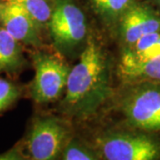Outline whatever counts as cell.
<instances>
[{"mask_svg":"<svg viewBox=\"0 0 160 160\" xmlns=\"http://www.w3.org/2000/svg\"><path fill=\"white\" fill-rule=\"evenodd\" d=\"M119 107L127 123L145 132H160V83L128 84Z\"/></svg>","mask_w":160,"mask_h":160,"instance_id":"cell-3","label":"cell"},{"mask_svg":"<svg viewBox=\"0 0 160 160\" xmlns=\"http://www.w3.org/2000/svg\"><path fill=\"white\" fill-rule=\"evenodd\" d=\"M22 88L11 80L0 78V113L11 108L22 96Z\"/></svg>","mask_w":160,"mask_h":160,"instance_id":"cell-15","label":"cell"},{"mask_svg":"<svg viewBox=\"0 0 160 160\" xmlns=\"http://www.w3.org/2000/svg\"><path fill=\"white\" fill-rule=\"evenodd\" d=\"M16 3L33 20L35 24L42 32L47 29L54 0H10Z\"/></svg>","mask_w":160,"mask_h":160,"instance_id":"cell-13","label":"cell"},{"mask_svg":"<svg viewBox=\"0 0 160 160\" xmlns=\"http://www.w3.org/2000/svg\"><path fill=\"white\" fill-rule=\"evenodd\" d=\"M160 54V30L143 36L134 44L123 47L118 68L144 62Z\"/></svg>","mask_w":160,"mask_h":160,"instance_id":"cell-10","label":"cell"},{"mask_svg":"<svg viewBox=\"0 0 160 160\" xmlns=\"http://www.w3.org/2000/svg\"><path fill=\"white\" fill-rule=\"evenodd\" d=\"M154 1H155V3L157 4V6H158V7L160 8V0H154Z\"/></svg>","mask_w":160,"mask_h":160,"instance_id":"cell-16","label":"cell"},{"mask_svg":"<svg viewBox=\"0 0 160 160\" xmlns=\"http://www.w3.org/2000/svg\"><path fill=\"white\" fill-rule=\"evenodd\" d=\"M70 132L67 124L56 117H38L30 126L22 148L33 160H53L61 157Z\"/></svg>","mask_w":160,"mask_h":160,"instance_id":"cell-6","label":"cell"},{"mask_svg":"<svg viewBox=\"0 0 160 160\" xmlns=\"http://www.w3.org/2000/svg\"><path fill=\"white\" fill-rule=\"evenodd\" d=\"M35 77L29 86V93L35 102H53L65 91L71 68L61 56L43 51L31 54Z\"/></svg>","mask_w":160,"mask_h":160,"instance_id":"cell-4","label":"cell"},{"mask_svg":"<svg viewBox=\"0 0 160 160\" xmlns=\"http://www.w3.org/2000/svg\"><path fill=\"white\" fill-rule=\"evenodd\" d=\"M159 30V14L149 6L136 2L123 14L118 26L123 47L132 46L143 36Z\"/></svg>","mask_w":160,"mask_h":160,"instance_id":"cell-7","label":"cell"},{"mask_svg":"<svg viewBox=\"0 0 160 160\" xmlns=\"http://www.w3.org/2000/svg\"><path fill=\"white\" fill-rule=\"evenodd\" d=\"M27 64L22 44L0 25V74L16 76Z\"/></svg>","mask_w":160,"mask_h":160,"instance_id":"cell-9","label":"cell"},{"mask_svg":"<svg viewBox=\"0 0 160 160\" xmlns=\"http://www.w3.org/2000/svg\"><path fill=\"white\" fill-rule=\"evenodd\" d=\"M0 25L23 46L38 48L42 46L41 31L21 6L10 0L0 6Z\"/></svg>","mask_w":160,"mask_h":160,"instance_id":"cell-8","label":"cell"},{"mask_svg":"<svg viewBox=\"0 0 160 160\" xmlns=\"http://www.w3.org/2000/svg\"><path fill=\"white\" fill-rule=\"evenodd\" d=\"M101 158L107 160H155L160 158V143L141 132L108 131L96 140Z\"/></svg>","mask_w":160,"mask_h":160,"instance_id":"cell-5","label":"cell"},{"mask_svg":"<svg viewBox=\"0 0 160 160\" xmlns=\"http://www.w3.org/2000/svg\"><path fill=\"white\" fill-rule=\"evenodd\" d=\"M3 2H4V0H0V6H1V4H2Z\"/></svg>","mask_w":160,"mask_h":160,"instance_id":"cell-17","label":"cell"},{"mask_svg":"<svg viewBox=\"0 0 160 160\" xmlns=\"http://www.w3.org/2000/svg\"><path fill=\"white\" fill-rule=\"evenodd\" d=\"M63 160H98L101 159L97 149L90 148L81 141L70 138L61 154Z\"/></svg>","mask_w":160,"mask_h":160,"instance_id":"cell-14","label":"cell"},{"mask_svg":"<svg viewBox=\"0 0 160 160\" xmlns=\"http://www.w3.org/2000/svg\"><path fill=\"white\" fill-rule=\"evenodd\" d=\"M47 29L56 51L66 57L80 55L89 38L86 14L74 0H54Z\"/></svg>","mask_w":160,"mask_h":160,"instance_id":"cell-2","label":"cell"},{"mask_svg":"<svg viewBox=\"0 0 160 160\" xmlns=\"http://www.w3.org/2000/svg\"><path fill=\"white\" fill-rule=\"evenodd\" d=\"M112 95L110 58L102 45L89 36L78 62L69 71L59 111L69 119L89 120Z\"/></svg>","mask_w":160,"mask_h":160,"instance_id":"cell-1","label":"cell"},{"mask_svg":"<svg viewBox=\"0 0 160 160\" xmlns=\"http://www.w3.org/2000/svg\"><path fill=\"white\" fill-rule=\"evenodd\" d=\"M118 74L126 84L138 82L160 83V54L144 62L118 68Z\"/></svg>","mask_w":160,"mask_h":160,"instance_id":"cell-11","label":"cell"},{"mask_svg":"<svg viewBox=\"0 0 160 160\" xmlns=\"http://www.w3.org/2000/svg\"><path fill=\"white\" fill-rule=\"evenodd\" d=\"M134 0H90L91 6L106 26L118 29L120 19Z\"/></svg>","mask_w":160,"mask_h":160,"instance_id":"cell-12","label":"cell"}]
</instances>
